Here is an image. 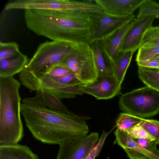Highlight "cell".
Masks as SVG:
<instances>
[{
  "instance_id": "obj_1",
  "label": "cell",
  "mask_w": 159,
  "mask_h": 159,
  "mask_svg": "<svg viewBox=\"0 0 159 159\" xmlns=\"http://www.w3.org/2000/svg\"><path fill=\"white\" fill-rule=\"evenodd\" d=\"M21 111L34 137L44 143L60 145L72 139L88 134L87 116L68 115L44 106L34 97L23 99Z\"/></svg>"
},
{
  "instance_id": "obj_2",
  "label": "cell",
  "mask_w": 159,
  "mask_h": 159,
  "mask_svg": "<svg viewBox=\"0 0 159 159\" xmlns=\"http://www.w3.org/2000/svg\"><path fill=\"white\" fill-rule=\"evenodd\" d=\"M24 11L27 28L37 35L52 41L73 44L89 43L90 36L89 14L66 10Z\"/></svg>"
},
{
  "instance_id": "obj_3",
  "label": "cell",
  "mask_w": 159,
  "mask_h": 159,
  "mask_svg": "<svg viewBox=\"0 0 159 159\" xmlns=\"http://www.w3.org/2000/svg\"><path fill=\"white\" fill-rule=\"evenodd\" d=\"M20 84L13 77H0V145L17 144L23 137Z\"/></svg>"
},
{
  "instance_id": "obj_4",
  "label": "cell",
  "mask_w": 159,
  "mask_h": 159,
  "mask_svg": "<svg viewBox=\"0 0 159 159\" xmlns=\"http://www.w3.org/2000/svg\"><path fill=\"white\" fill-rule=\"evenodd\" d=\"M119 106L124 112L141 118L153 116L159 114V92L146 85L122 95Z\"/></svg>"
},
{
  "instance_id": "obj_5",
  "label": "cell",
  "mask_w": 159,
  "mask_h": 159,
  "mask_svg": "<svg viewBox=\"0 0 159 159\" xmlns=\"http://www.w3.org/2000/svg\"><path fill=\"white\" fill-rule=\"evenodd\" d=\"M74 44L53 41L40 44L24 70L35 76L46 73L54 66L62 62Z\"/></svg>"
},
{
  "instance_id": "obj_6",
  "label": "cell",
  "mask_w": 159,
  "mask_h": 159,
  "mask_svg": "<svg viewBox=\"0 0 159 159\" xmlns=\"http://www.w3.org/2000/svg\"><path fill=\"white\" fill-rule=\"evenodd\" d=\"M4 9L13 10H45L71 11L88 14L100 11L94 0H14L8 2Z\"/></svg>"
},
{
  "instance_id": "obj_7",
  "label": "cell",
  "mask_w": 159,
  "mask_h": 159,
  "mask_svg": "<svg viewBox=\"0 0 159 159\" xmlns=\"http://www.w3.org/2000/svg\"><path fill=\"white\" fill-rule=\"evenodd\" d=\"M61 63L71 70L83 84L92 83L98 76L93 52L88 43L74 44Z\"/></svg>"
},
{
  "instance_id": "obj_8",
  "label": "cell",
  "mask_w": 159,
  "mask_h": 159,
  "mask_svg": "<svg viewBox=\"0 0 159 159\" xmlns=\"http://www.w3.org/2000/svg\"><path fill=\"white\" fill-rule=\"evenodd\" d=\"M90 38L89 43L102 41L116 29L135 19L132 15L117 17L103 12L89 14Z\"/></svg>"
},
{
  "instance_id": "obj_9",
  "label": "cell",
  "mask_w": 159,
  "mask_h": 159,
  "mask_svg": "<svg viewBox=\"0 0 159 159\" xmlns=\"http://www.w3.org/2000/svg\"><path fill=\"white\" fill-rule=\"evenodd\" d=\"M99 138V134L94 132L84 137L67 140L59 145L57 159H84Z\"/></svg>"
},
{
  "instance_id": "obj_10",
  "label": "cell",
  "mask_w": 159,
  "mask_h": 159,
  "mask_svg": "<svg viewBox=\"0 0 159 159\" xmlns=\"http://www.w3.org/2000/svg\"><path fill=\"white\" fill-rule=\"evenodd\" d=\"M121 84L114 75L98 76L93 82L79 86L84 94L90 95L97 100L112 98L120 94Z\"/></svg>"
},
{
  "instance_id": "obj_11",
  "label": "cell",
  "mask_w": 159,
  "mask_h": 159,
  "mask_svg": "<svg viewBox=\"0 0 159 159\" xmlns=\"http://www.w3.org/2000/svg\"><path fill=\"white\" fill-rule=\"evenodd\" d=\"M156 16L135 19L126 32L120 50V52L131 51L134 53L139 49L143 36L147 30L152 26Z\"/></svg>"
},
{
  "instance_id": "obj_12",
  "label": "cell",
  "mask_w": 159,
  "mask_h": 159,
  "mask_svg": "<svg viewBox=\"0 0 159 159\" xmlns=\"http://www.w3.org/2000/svg\"><path fill=\"white\" fill-rule=\"evenodd\" d=\"M114 135L116 143L129 159H159V155L143 148L125 131L117 128Z\"/></svg>"
},
{
  "instance_id": "obj_13",
  "label": "cell",
  "mask_w": 159,
  "mask_h": 159,
  "mask_svg": "<svg viewBox=\"0 0 159 159\" xmlns=\"http://www.w3.org/2000/svg\"><path fill=\"white\" fill-rule=\"evenodd\" d=\"M102 11L117 17L132 15L144 0H94Z\"/></svg>"
},
{
  "instance_id": "obj_14",
  "label": "cell",
  "mask_w": 159,
  "mask_h": 159,
  "mask_svg": "<svg viewBox=\"0 0 159 159\" xmlns=\"http://www.w3.org/2000/svg\"><path fill=\"white\" fill-rule=\"evenodd\" d=\"M134 20L119 27L101 41L105 51L114 63L120 53V50L125 36Z\"/></svg>"
},
{
  "instance_id": "obj_15",
  "label": "cell",
  "mask_w": 159,
  "mask_h": 159,
  "mask_svg": "<svg viewBox=\"0 0 159 159\" xmlns=\"http://www.w3.org/2000/svg\"><path fill=\"white\" fill-rule=\"evenodd\" d=\"M27 57L20 51L8 58L0 60V77H12L20 73L29 61Z\"/></svg>"
},
{
  "instance_id": "obj_16",
  "label": "cell",
  "mask_w": 159,
  "mask_h": 159,
  "mask_svg": "<svg viewBox=\"0 0 159 159\" xmlns=\"http://www.w3.org/2000/svg\"><path fill=\"white\" fill-rule=\"evenodd\" d=\"M90 45L93 52L98 76L113 75L114 63L106 53L101 41H95Z\"/></svg>"
},
{
  "instance_id": "obj_17",
  "label": "cell",
  "mask_w": 159,
  "mask_h": 159,
  "mask_svg": "<svg viewBox=\"0 0 159 159\" xmlns=\"http://www.w3.org/2000/svg\"><path fill=\"white\" fill-rule=\"evenodd\" d=\"M34 97L43 105L52 110L68 115L75 114L68 110L61 99L46 89H42L36 91Z\"/></svg>"
},
{
  "instance_id": "obj_18",
  "label": "cell",
  "mask_w": 159,
  "mask_h": 159,
  "mask_svg": "<svg viewBox=\"0 0 159 159\" xmlns=\"http://www.w3.org/2000/svg\"><path fill=\"white\" fill-rule=\"evenodd\" d=\"M0 159H39L27 146L16 144L0 145Z\"/></svg>"
},
{
  "instance_id": "obj_19",
  "label": "cell",
  "mask_w": 159,
  "mask_h": 159,
  "mask_svg": "<svg viewBox=\"0 0 159 159\" xmlns=\"http://www.w3.org/2000/svg\"><path fill=\"white\" fill-rule=\"evenodd\" d=\"M134 53L131 51L121 52L114 61L113 75L122 84Z\"/></svg>"
},
{
  "instance_id": "obj_20",
  "label": "cell",
  "mask_w": 159,
  "mask_h": 159,
  "mask_svg": "<svg viewBox=\"0 0 159 159\" xmlns=\"http://www.w3.org/2000/svg\"><path fill=\"white\" fill-rule=\"evenodd\" d=\"M139 79L146 85L159 92V72L156 69L138 66Z\"/></svg>"
},
{
  "instance_id": "obj_21",
  "label": "cell",
  "mask_w": 159,
  "mask_h": 159,
  "mask_svg": "<svg viewBox=\"0 0 159 159\" xmlns=\"http://www.w3.org/2000/svg\"><path fill=\"white\" fill-rule=\"evenodd\" d=\"M143 119L128 113H121L116 120V125L117 129L125 131L140 124Z\"/></svg>"
},
{
  "instance_id": "obj_22",
  "label": "cell",
  "mask_w": 159,
  "mask_h": 159,
  "mask_svg": "<svg viewBox=\"0 0 159 159\" xmlns=\"http://www.w3.org/2000/svg\"><path fill=\"white\" fill-rule=\"evenodd\" d=\"M151 16H159V3L151 0H144L139 7L137 19Z\"/></svg>"
},
{
  "instance_id": "obj_23",
  "label": "cell",
  "mask_w": 159,
  "mask_h": 159,
  "mask_svg": "<svg viewBox=\"0 0 159 159\" xmlns=\"http://www.w3.org/2000/svg\"><path fill=\"white\" fill-rule=\"evenodd\" d=\"M159 45V26H151L145 33L140 47Z\"/></svg>"
},
{
  "instance_id": "obj_24",
  "label": "cell",
  "mask_w": 159,
  "mask_h": 159,
  "mask_svg": "<svg viewBox=\"0 0 159 159\" xmlns=\"http://www.w3.org/2000/svg\"><path fill=\"white\" fill-rule=\"evenodd\" d=\"M159 55V45L140 47L138 49L135 61L136 62L149 60Z\"/></svg>"
},
{
  "instance_id": "obj_25",
  "label": "cell",
  "mask_w": 159,
  "mask_h": 159,
  "mask_svg": "<svg viewBox=\"0 0 159 159\" xmlns=\"http://www.w3.org/2000/svg\"><path fill=\"white\" fill-rule=\"evenodd\" d=\"M155 139L157 144H159V121L143 118L140 124Z\"/></svg>"
},
{
  "instance_id": "obj_26",
  "label": "cell",
  "mask_w": 159,
  "mask_h": 159,
  "mask_svg": "<svg viewBox=\"0 0 159 159\" xmlns=\"http://www.w3.org/2000/svg\"><path fill=\"white\" fill-rule=\"evenodd\" d=\"M19 46L14 42H0V60L5 59L19 52Z\"/></svg>"
},
{
  "instance_id": "obj_27",
  "label": "cell",
  "mask_w": 159,
  "mask_h": 159,
  "mask_svg": "<svg viewBox=\"0 0 159 159\" xmlns=\"http://www.w3.org/2000/svg\"><path fill=\"white\" fill-rule=\"evenodd\" d=\"M124 131L135 139H143L150 141L155 140V139L144 129L140 124Z\"/></svg>"
},
{
  "instance_id": "obj_28",
  "label": "cell",
  "mask_w": 159,
  "mask_h": 159,
  "mask_svg": "<svg viewBox=\"0 0 159 159\" xmlns=\"http://www.w3.org/2000/svg\"><path fill=\"white\" fill-rule=\"evenodd\" d=\"M49 76L54 81L62 85L79 86L82 84L74 73L57 77Z\"/></svg>"
},
{
  "instance_id": "obj_29",
  "label": "cell",
  "mask_w": 159,
  "mask_h": 159,
  "mask_svg": "<svg viewBox=\"0 0 159 159\" xmlns=\"http://www.w3.org/2000/svg\"><path fill=\"white\" fill-rule=\"evenodd\" d=\"M109 133L103 130L99 140L84 159H95L99 154Z\"/></svg>"
},
{
  "instance_id": "obj_30",
  "label": "cell",
  "mask_w": 159,
  "mask_h": 159,
  "mask_svg": "<svg viewBox=\"0 0 159 159\" xmlns=\"http://www.w3.org/2000/svg\"><path fill=\"white\" fill-rule=\"evenodd\" d=\"M74 73L71 70L62 63L56 65L52 67L46 73L53 77L61 76Z\"/></svg>"
},
{
  "instance_id": "obj_31",
  "label": "cell",
  "mask_w": 159,
  "mask_h": 159,
  "mask_svg": "<svg viewBox=\"0 0 159 159\" xmlns=\"http://www.w3.org/2000/svg\"><path fill=\"white\" fill-rule=\"evenodd\" d=\"M137 143L143 148L159 155V150L155 140L150 141L143 139H134Z\"/></svg>"
},
{
  "instance_id": "obj_32",
  "label": "cell",
  "mask_w": 159,
  "mask_h": 159,
  "mask_svg": "<svg viewBox=\"0 0 159 159\" xmlns=\"http://www.w3.org/2000/svg\"><path fill=\"white\" fill-rule=\"evenodd\" d=\"M138 66L159 69V61L150 60L137 62Z\"/></svg>"
},
{
  "instance_id": "obj_33",
  "label": "cell",
  "mask_w": 159,
  "mask_h": 159,
  "mask_svg": "<svg viewBox=\"0 0 159 159\" xmlns=\"http://www.w3.org/2000/svg\"><path fill=\"white\" fill-rule=\"evenodd\" d=\"M150 60H154L159 61V55L155 56Z\"/></svg>"
},
{
  "instance_id": "obj_34",
  "label": "cell",
  "mask_w": 159,
  "mask_h": 159,
  "mask_svg": "<svg viewBox=\"0 0 159 159\" xmlns=\"http://www.w3.org/2000/svg\"><path fill=\"white\" fill-rule=\"evenodd\" d=\"M107 159H110V158L108 156L107 157Z\"/></svg>"
},
{
  "instance_id": "obj_35",
  "label": "cell",
  "mask_w": 159,
  "mask_h": 159,
  "mask_svg": "<svg viewBox=\"0 0 159 159\" xmlns=\"http://www.w3.org/2000/svg\"><path fill=\"white\" fill-rule=\"evenodd\" d=\"M157 69V70L159 72V69Z\"/></svg>"
},
{
  "instance_id": "obj_36",
  "label": "cell",
  "mask_w": 159,
  "mask_h": 159,
  "mask_svg": "<svg viewBox=\"0 0 159 159\" xmlns=\"http://www.w3.org/2000/svg\"></svg>"
}]
</instances>
